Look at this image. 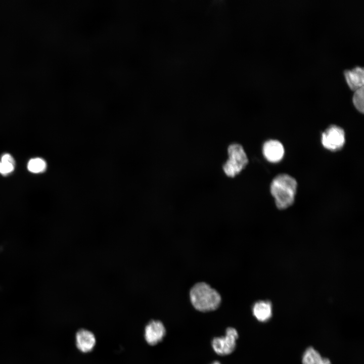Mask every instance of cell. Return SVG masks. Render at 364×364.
<instances>
[{"label":"cell","mask_w":364,"mask_h":364,"mask_svg":"<svg viewBox=\"0 0 364 364\" xmlns=\"http://www.w3.org/2000/svg\"><path fill=\"white\" fill-rule=\"evenodd\" d=\"M47 164L46 161L40 158L31 159L28 162V170L32 173H41L46 170Z\"/></svg>","instance_id":"13"},{"label":"cell","mask_w":364,"mask_h":364,"mask_svg":"<svg viewBox=\"0 0 364 364\" xmlns=\"http://www.w3.org/2000/svg\"><path fill=\"white\" fill-rule=\"evenodd\" d=\"M346 82L353 90H355L360 87L363 86V68L359 66H355L349 69H345L343 71Z\"/></svg>","instance_id":"9"},{"label":"cell","mask_w":364,"mask_h":364,"mask_svg":"<svg viewBox=\"0 0 364 364\" xmlns=\"http://www.w3.org/2000/svg\"><path fill=\"white\" fill-rule=\"evenodd\" d=\"M238 338L237 330L232 327L228 328L224 337L214 338L212 346L214 351L220 355L230 354L236 348V340Z\"/></svg>","instance_id":"5"},{"label":"cell","mask_w":364,"mask_h":364,"mask_svg":"<svg viewBox=\"0 0 364 364\" xmlns=\"http://www.w3.org/2000/svg\"><path fill=\"white\" fill-rule=\"evenodd\" d=\"M272 305L269 301H259L252 307V312L255 318L261 322L268 321L272 316Z\"/></svg>","instance_id":"10"},{"label":"cell","mask_w":364,"mask_h":364,"mask_svg":"<svg viewBox=\"0 0 364 364\" xmlns=\"http://www.w3.org/2000/svg\"><path fill=\"white\" fill-rule=\"evenodd\" d=\"M302 361L303 364H331L329 359L322 357L320 353L311 347L304 351Z\"/></svg>","instance_id":"11"},{"label":"cell","mask_w":364,"mask_h":364,"mask_svg":"<svg viewBox=\"0 0 364 364\" xmlns=\"http://www.w3.org/2000/svg\"><path fill=\"white\" fill-rule=\"evenodd\" d=\"M190 299L194 307L203 312L216 309L221 302L219 293L205 283L196 284L190 291Z\"/></svg>","instance_id":"2"},{"label":"cell","mask_w":364,"mask_h":364,"mask_svg":"<svg viewBox=\"0 0 364 364\" xmlns=\"http://www.w3.org/2000/svg\"><path fill=\"white\" fill-rule=\"evenodd\" d=\"M211 364H220L218 361H215Z\"/></svg>","instance_id":"15"},{"label":"cell","mask_w":364,"mask_h":364,"mask_svg":"<svg viewBox=\"0 0 364 364\" xmlns=\"http://www.w3.org/2000/svg\"><path fill=\"white\" fill-rule=\"evenodd\" d=\"M165 334V328L159 320H151L145 327V340L150 345L154 346L161 342Z\"/></svg>","instance_id":"6"},{"label":"cell","mask_w":364,"mask_h":364,"mask_svg":"<svg viewBox=\"0 0 364 364\" xmlns=\"http://www.w3.org/2000/svg\"><path fill=\"white\" fill-rule=\"evenodd\" d=\"M297 187L296 179L287 174H279L272 179L270 190L278 209H285L293 204Z\"/></svg>","instance_id":"1"},{"label":"cell","mask_w":364,"mask_h":364,"mask_svg":"<svg viewBox=\"0 0 364 364\" xmlns=\"http://www.w3.org/2000/svg\"><path fill=\"white\" fill-rule=\"evenodd\" d=\"M262 152L264 157L268 161L277 163L283 159L285 150L283 145L280 141L269 140L264 143Z\"/></svg>","instance_id":"8"},{"label":"cell","mask_w":364,"mask_h":364,"mask_svg":"<svg viewBox=\"0 0 364 364\" xmlns=\"http://www.w3.org/2000/svg\"><path fill=\"white\" fill-rule=\"evenodd\" d=\"M15 162L13 157L8 153L4 154L0 161V173L8 175L12 173L15 168Z\"/></svg>","instance_id":"12"},{"label":"cell","mask_w":364,"mask_h":364,"mask_svg":"<svg viewBox=\"0 0 364 364\" xmlns=\"http://www.w3.org/2000/svg\"><path fill=\"white\" fill-rule=\"evenodd\" d=\"M352 101L355 108L361 113H363V86L355 90Z\"/></svg>","instance_id":"14"},{"label":"cell","mask_w":364,"mask_h":364,"mask_svg":"<svg viewBox=\"0 0 364 364\" xmlns=\"http://www.w3.org/2000/svg\"><path fill=\"white\" fill-rule=\"evenodd\" d=\"M229 159L222 168L229 177H233L238 174L248 163L247 154L242 145L233 144L228 148Z\"/></svg>","instance_id":"3"},{"label":"cell","mask_w":364,"mask_h":364,"mask_svg":"<svg viewBox=\"0 0 364 364\" xmlns=\"http://www.w3.org/2000/svg\"><path fill=\"white\" fill-rule=\"evenodd\" d=\"M321 142L326 149L331 151L340 150L345 142V132L341 127L331 125L323 132Z\"/></svg>","instance_id":"4"},{"label":"cell","mask_w":364,"mask_h":364,"mask_svg":"<svg viewBox=\"0 0 364 364\" xmlns=\"http://www.w3.org/2000/svg\"><path fill=\"white\" fill-rule=\"evenodd\" d=\"M75 340L77 349L84 353L93 351L96 344L95 334L92 331L84 328H80L76 331Z\"/></svg>","instance_id":"7"}]
</instances>
